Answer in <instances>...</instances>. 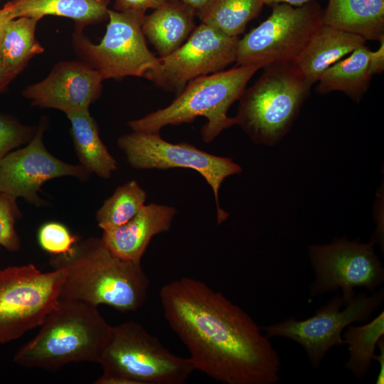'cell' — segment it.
Wrapping results in <instances>:
<instances>
[{"instance_id":"24","label":"cell","mask_w":384,"mask_h":384,"mask_svg":"<svg viewBox=\"0 0 384 384\" xmlns=\"http://www.w3.org/2000/svg\"><path fill=\"white\" fill-rule=\"evenodd\" d=\"M263 6L262 0H210L196 16L228 36L239 37Z\"/></svg>"},{"instance_id":"27","label":"cell","mask_w":384,"mask_h":384,"mask_svg":"<svg viewBox=\"0 0 384 384\" xmlns=\"http://www.w3.org/2000/svg\"><path fill=\"white\" fill-rule=\"evenodd\" d=\"M79 238L73 235L68 228L58 222H48L38 232L40 247L51 255L70 252Z\"/></svg>"},{"instance_id":"4","label":"cell","mask_w":384,"mask_h":384,"mask_svg":"<svg viewBox=\"0 0 384 384\" xmlns=\"http://www.w3.org/2000/svg\"><path fill=\"white\" fill-rule=\"evenodd\" d=\"M259 69L253 65H237L228 70L195 78L169 105L132 120L128 125L133 132L159 133L166 126L190 123L203 117L207 122L201 129L202 139L211 142L224 129L236 124L228 111Z\"/></svg>"},{"instance_id":"3","label":"cell","mask_w":384,"mask_h":384,"mask_svg":"<svg viewBox=\"0 0 384 384\" xmlns=\"http://www.w3.org/2000/svg\"><path fill=\"white\" fill-rule=\"evenodd\" d=\"M110 325L90 304L60 299L38 333L15 353L24 368L56 371L78 362L97 363L112 335Z\"/></svg>"},{"instance_id":"17","label":"cell","mask_w":384,"mask_h":384,"mask_svg":"<svg viewBox=\"0 0 384 384\" xmlns=\"http://www.w3.org/2000/svg\"><path fill=\"white\" fill-rule=\"evenodd\" d=\"M366 42L359 36L322 23L294 63L312 85L326 69Z\"/></svg>"},{"instance_id":"12","label":"cell","mask_w":384,"mask_h":384,"mask_svg":"<svg viewBox=\"0 0 384 384\" xmlns=\"http://www.w3.org/2000/svg\"><path fill=\"white\" fill-rule=\"evenodd\" d=\"M375 241L361 242L346 238L309 246L316 279L310 287L311 297L341 289L344 304L355 296V287L375 292L384 282V268L374 252Z\"/></svg>"},{"instance_id":"8","label":"cell","mask_w":384,"mask_h":384,"mask_svg":"<svg viewBox=\"0 0 384 384\" xmlns=\"http://www.w3.org/2000/svg\"><path fill=\"white\" fill-rule=\"evenodd\" d=\"M64 269L43 272L34 265L0 269V343L40 326L60 300Z\"/></svg>"},{"instance_id":"5","label":"cell","mask_w":384,"mask_h":384,"mask_svg":"<svg viewBox=\"0 0 384 384\" xmlns=\"http://www.w3.org/2000/svg\"><path fill=\"white\" fill-rule=\"evenodd\" d=\"M239 98L235 124L257 144L273 146L290 130L310 85L294 63L266 67Z\"/></svg>"},{"instance_id":"2","label":"cell","mask_w":384,"mask_h":384,"mask_svg":"<svg viewBox=\"0 0 384 384\" xmlns=\"http://www.w3.org/2000/svg\"><path fill=\"white\" fill-rule=\"evenodd\" d=\"M53 269L66 272L60 299L108 305L125 313L142 306L149 280L141 262L114 255L102 238L77 242L70 252L51 255Z\"/></svg>"},{"instance_id":"21","label":"cell","mask_w":384,"mask_h":384,"mask_svg":"<svg viewBox=\"0 0 384 384\" xmlns=\"http://www.w3.org/2000/svg\"><path fill=\"white\" fill-rule=\"evenodd\" d=\"M15 18L32 17L41 20L45 16L70 18L75 26L97 23L107 18L110 0H11Z\"/></svg>"},{"instance_id":"16","label":"cell","mask_w":384,"mask_h":384,"mask_svg":"<svg viewBox=\"0 0 384 384\" xmlns=\"http://www.w3.org/2000/svg\"><path fill=\"white\" fill-rule=\"evenodd\" d=\"M176 213L174 207L151 203L127 223L103 230L101 238L116 257L141 262L152 238L169 230Z\"/></svg>"},{"instance_id":"13","label":"cell","mask_w":384,"mask_h":384,"mask_svg":"<svg viewBox=\"0 0 384 384\" xmlns=\"http://www.w3.org/2000/svg\"><path fill=\"white\" fill-rule=\"evenodd\" d=\"M239 38L201 23L179 48L159 58L157 65L144 77L164 90L179 92L191 80L235 62Z\"/></svg>"},{"instance_id":"11","label":"cell","mask_w":384,"mask_h":384,"mask_svg":"<svg viewBox=\"0 0 384 384\" xmlns=\"http://www.w3.org/2000/svg\"><path fill=\"white\" fill-rule=\"evenodd\" d=\"M383 289L368 296L356 295L347 304L336 294L319 308L315 314L298 321L293 317L283 322L261 327L268 338L281 336L299 343L306 351L313 368H317L326 353L334 346L344 344L341 334L354 322L366 321L381 305Z\"/></svg>"},{"instance_id":"19","label":"cell","mask_w":384,"mask_h":384,"mask_svg":"<svg viewBox=\"0 0 384 384\" xmlns=\"http://www.w3.org/2000/svg\"><path fill=\"white\" fill-rule=\"evenodd\" d=\"M322 22L367 40L384 36V0H329Z\"/></svg>"},{"instance_id":"25","label":"cell","mask_w":384,"mask_h":384,"mask_svg":"<svg viewBox=\"0 0 384 384\" xmlns=\"http://www.w3.org/2000/svg\"><path fill=\"white\" fill-rule=\"evenodd\" d=\"M384 336V311L364 325L349 324L343 335L349 358L345 368L356 378H363L372 365L378 341Z\"/></svg>"},{"instance_id":"26","label":"cell","mask_w":384,"mask_h":384,"mask_svg":"<svg viewBox=\"0 0 384 384\" xmlns=\"http://www.w3.org/2000/svg\"><path fill=\"white\" fill-rule=\"evenodd\" d=\"M146 199V191L134 180L118 186L97 210L98 226L106 230L127 223L145 206Z\"/></svg>"},{"instance_id":"37","label":"cell","mask_w":384,"mask_h":384,"mask_svg":"<svg viewBox=\"0 0 384 384\" xmlns=\"http://www.w3.org/2000/svg\"><path fill=\"white\" fill-rule=\"evenodd\" d=\"M1 1V0H0Z\"/></svg>"},{"instance_id":"9","label":"cell","mask_w":384,"mask_h":384,"mask_svg":"<svg viewBox=\"0 0 384 384\" xmlns=\"http://www.w3.org/2000/svg\"><path fill=\"white\" fill-rule=\"evenodd\" d=\"M145 14L108 9L109 22L101 41L93 43L75 26L73 43L82 61L96 70L103 80L127 76L144 77L159 58L148 48L142 31Z\"/></svg>"},{"instance_id":"31","label":"cell","mask_w":384,"mask_h":384,"mask_svg":"<svg viewBox=\"0 0 384 384\" xmlns=\"http://www.w3.org/2000/svg\"><path fill=\"white\" fill-rule=\"evenodd\" d=\"M379 41L378 48L375 51L370 50L369 54L368 69L371 76L381 74L384 70V36Z\"/></svg>"},{"instance_id":"14","label":"cell","mask_w":384,"mask_h":384,"mask_svg":"<svg viewBox=\"0 0 384 384\" xmlns=\"http://www.w3.org/2000/svg\"><path fill=\"white\" fill-rule=\"evenodd\" d=\"M46 124L43 119L26 146L0 159V192L36 206L44 204L38 193L46 181L62 176L87 181L91 174L80 164L64 162L46 149L43 141Z\"/></svg>"},{"instance_id":"15","label":"cell","mask_w":384,"mask_h":384,"mask_svg":"<svg viewBox=\"0 0 384 384\" xmlns=\"http://www.w3.org/2000/svg\"><path fill=\"white\" fill-rule=\"evenodd\" d=\"M103 78L86 63L63 60L43 80L23 91L33 106L52 108L65 114L89 108L100 95Z\"/></svg>"},{"instance_id":"34","label":"cell","mask_w":384,"mask_h":384,"mask_svg":"<svg viewBox=\"0 0 384 384\" xmlns=\"http://www.w3.org/2000/svg\"><path fill=\"white\" fill-rule=\"evenodd\" d=\"M313 0H262L264 5L274 6L279 4H287L294 6H302Z\"/></svg>"},{"instance_id":"32","label":"cell","mask_w":384,"mask_h":384,"mask_svg":"<svg viewBox=\"0 0 384 384\" xmlns=\"http://www.w3.org/2000/svg\"><path fill=\"white\" fill-rule=\"evenodd\" d=\"M377 347L379 349L378 354H374L373 360L378 361L380 365L379 373L375 380L376 384L384 383V338L382 337L378 342Z\"/></svg>"},{"instance_id":"1","label":"cell","mask_w":384,"mask_h":384,"mask_svg":"<svg viewBox=\"0 0 384 384\" xmlns=\"http://www.w3.org/2000/svg\"><path fill=\"white\" fill-rule=\"evenodd\" d=\"M164 316L195 370L225 384H274L280 358L252 317L221 292L188 277L159 292Z\"/></svg>"},{"instance_id":"33","label":"cell","mask_w":384,"mask_h":384,"mask_svg":"<svg viewBox=\"0 0 384 384\" xmlns=\"http://www.w3.org/2000/svg\"><path fill=\"white\" fill-rule=\"evenodd\" d=\"M14 18H15V17L13 9L9 1L2 9H0V39L7 24Z\"/></svg>"},{"instance_id":"23","label":"cell","mask_w":384,"mask_h":384,"mask_svg":"<svg viewBox=\"0 0 384 384\" xmlns=\"http://www.w3.org/2000/svg\"><path fill=\"white\" fill-rule=\"evenodd\" d=\"M39 19L18 17L7 24L0 39V56L6 72L14 78L44 48L36 38Z\"/></svg>"},{"instance_id":"30","label":"cell","mask_w":384,"mask_h":384,"mask_svg":"<svg viewBox=\"0 0 384 384\" xmlns=\"http://www.w3.org/2000/svg\"><path fill=\"white\" fill-rule=\"evenodd\" d=\"M168 0H114V10L120 12L145 14L148 9H156Z\"/></svg>"},{"instance_id":"6","label":"cell","mask_w":384,"mask_h":384,"mask_svg":"<svg viewBox=\"0 0 384 384\" xmlns=\"http://www.w3.org/2000/svg\"><path fill=\"white\" fill-rule=\"evenodd\" d=\"M97 363L103 373L95 384H183L195 370L189 358L172 353L134 321L112 326Z\"/></svg>"},{"instance_id":"10","label":"cell","mask_w":384,"mask_h":384,"mask_svg":"<svg viewBox=\"0 0 384 384\" xmlns=\"http://www.w3.org/2000/svg\"><path fill=\"white\" fill-rule=\"evenodd\" d=\"M117 146L127 163L136 169L183 168L196 171L213 192L218 224L228 219V213L220 206L219 189L227 177L242 171L240 166L232 159L209 154L186 142L170 143L159 133L133 132L120 137Z\"/></svg>"},{"instance_id":"22","label":"cell","mask_w":384,"mask_h":384,"mask_svg":"<svg viewBox=\"0 0 384 384\" xmlns=\"http://www.w3.org/2000/svg\"><path fill=\"white\" fill-rule=\"evenodd\" d=\"M370 50L362 45L349 55L333 64L317 81L316 91L320 94L339 91L356 102H359L368 90L371 75L368 69Z\"/></svg>"},{"instance_id":"36","label":"cell","mask_w":384,"mask_h":384,"mask_svg":"<svg viewBox=\"0 0 384 384\" xmlns=\"http://www.w3.org/2000/svg\"><path fill=\"white\" fill-rule=\"evenodd\" d=\"M13 78L4 68L0 56V92L9 84Z\"/></svg>"},{"instance_id":"29","label":"cell","mask_w":384,"mask_h":384,"mask_svg":"<svg viewBox=\"0 0 384 384\" xmlns=\"http://www.w3.org/2000/svg\"><path fill=\"white\" fill-rule=\"evenodd\" d=\"M36 131V127L23 125L0 113V159L17 146L28 144Z\"/></svg>"},{"instance_id":"7","label":"cell","mask_w":384,"mask_h":384,"mask_svg":"<svg viewBox=\"0 0 384 384\" xmlns=\"http://www.w3.org/2000/svg\"><path fill=\"white\" fill-rule=\"evenodd\" d=\"M323 14L315 0L299 6H272L267 19L239 38L237 65H253L260 69L294 63L323 23Z\"/></svg>"},{"instance_id":"18","label":"cell","mask_w":384,"mask_h":384,"mask_svg":"<svg viewBox=\"0 0 384 384\" xmlns=\"http://www.w3.org/2000/svg\"><path fill=\"white\" fill-rule=\"evenodd\" d=\"M196 11L177 0H168L145 16L142 23L144 36L160 57H165L179 48L195 28Z\"/></svg>"},{"instance_id":"35","label":"cell","mask_w":384,"mask_h":384,"mask_svg":"<svg viewBox=\"0 0 384 384\" xmlns=\"http://www.w3.org/2000/svg\"><path fill=\"white\" fill-rule=\"evenodd\" d=\"M192 7L197 14L201 11L210 0H177Z\"/></svg>"},{"instance_id":"28","label":"cell","mask_w":384,"mask_h":384,"mask_svg":"<svg viewBox=\"0 0 384 384\" xmlns=\"http://www.w3.org/2000/svg\"><path fill=\"white\" fill-rule=\"evenodd\" d=\"M16 198L0 192V246L11 252L18 251L21 247L16 230V220L21 216Z\"/></svg>"},{"instance_id":"20","label":"cell","mask_w":384,"mask_h":384,"mask_svg":"<svg viewBox=\"0 0 384 384\" xmlns=\"http://www.w3.org/2000/svg\"><path fill=\"white\" fill-rule=\"evenodd\" d=\"M65 114L70 122V135L80 165L90 174L110 178L117 169V163L101 140L89 108Z\"/></svg>"}]
</instances>
